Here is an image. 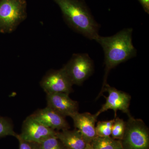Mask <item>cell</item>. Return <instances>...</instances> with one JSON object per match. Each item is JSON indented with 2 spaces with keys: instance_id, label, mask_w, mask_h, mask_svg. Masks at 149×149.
Segmentation results:
<instances>
[{
  "instance_id": "1",
  "label": "cell",
  "mask_w": 149,
  "mask_h": 149,
  "mask_svg": "<svg viewBox=\"0 0 149 149\" xmlns=\"http://www.w3.org/2000/svg\"><path fill=\"white\" fill-rule=\"evenodd\" d=\"M132 28H127L111 37L99 35L96 39L104 52L105 72L102 88L107 83L111 70L136 56V50L132 43Z\"/></svg>"
},
{
  "instance_id": "2",
  "label": "cell",
  "mask_w": 149,
  "mask_h": 149,
  "mask_svg": "<svg viewBox=\"0 0 149 149\" xmlns=\"http://www.w3.org/2000/svg\"><path fill=\"white\" fill-rule=\"evenodd\" d=\"M54 1L70 27L90 40H95L98 37V24L82 3L77 0Z\"/></svg>"
},
{
  "instance_id": "3",
  "label": "cell",
  "mask_w": 149,
  "mask_h": 149,
  "mask_svg": "<svg viewBox=\"0 0 149 149\" xmlns=\"http://www.w3.org/2000/svg\"><path fill=\"white\" fill-rule=\"evenodd\" d=\"M24 0H0V32L11 33L26 17Z\"/></svg>"
},
{
  "instance_id": "4",
  "label": "cell",
  "mask_w": 149,
  "mask_h": 149,
  "mask_svg": "<svg viewBox=\"0 0 149 149\" xmlns=\"http://www.w3.org/2000/svg\"><path fill=\"white\" fill-rule=\"evenodd\" d=\"M125 133L121 140L123 149H149L148 128L141 119L128 115Z\"/></svg>"
},
{
  "instance_id": "5",
  "label": "cell",
  "mask_w": 149,
  "mask_h": 149,
  "mask_svg": "<svg viewBox=\"0 0 149 149\" xmlns=\"http://www.w3.org/2000/svg\"><path fill=\"white\" fill-rule=\"evenodd\" d=\"M62 68L73 85H80L93 73L94 65L88 54H75Z\"/></svg>"
},
{
  "instance_id": "6",
  "label": "cell",
  "mask_w": 149,
  "mask_h": 149,
  "mask_svg": "<svg viewBox=\"0 0 149 149\" xmlns=\"http://www.w3.org/2000/svg\"><path fill=\"white\" fill-rule=\"evenodd\" d=\"M104 92H107L108 96L107 97L104 96L106 99V102L100 109L95 114L96 117L97 118L101 113L109 109L114 111L115 118L116 117L117 111L118 110L126 113L128 116L130 114L129 110L131 100L130 95L125 92L118 91L106 83L102 88L101 92L97 98L102 95Z\"/></svg>"
},
{
  "instance_id": "7",
  "label": "cell",
  "mask_w": 149,
  "mask_h": 149,
  "mask_svg": "<svg viewBox=\"0 0 149 149\" xmlns=\"http://www.w3.org/2000/svg\"><path fill=\"white\" fill-rule=\"evenodd\" d=\"M40 85L47 94L64 93L69 94L72 92L73 84L62 68L48 71L41 80Z\"/></svg>"
},
{
  "instance_id": "8",
  "label": "cell",
  "mask_w": 149,
  "mask_h": 149,
  "mask_svg": "<svg viewBox=\"0 0 149 149\" xmlns=\"http://www.w3.org/2000/svg\"><path fill=\"white\" fill-rule=\"evenodd\" d=\"M56 132L41 124L30 116L23 122L21 134L18 136L24 141L40 143L49 137L56 136Z\"/></svg>"
},
{
  "instance_id": "9",
  "label": "cell",
  "mask_w": 149,
  "mask_h": 149,
  "mask_svg": "<svg viewBox=\"0 0 149 149\" xmlns=\"http://www.w3.org/2000/svg\"><path fill=\"white\" fill-rule=\"evenodd\" d=\"M47 106L63 117L72 116L78 112L77 102L70 98L69 94L56 93L47 94Z\"/></svg>"
},
{
  "instance_id": "10",
  "label": "cell",
  "mask_w": 149,
  "mask_h": 149,
  "mask_svg": "<svg viewBox=\"0 0 149 149\" xmlns=\"http://www.w3.org/2000/svg\"><path fill=\"white\" fill-rule=\"evenodd\" d=\"M30 116L41 124L53 130L69 129L70 127L64 117L47 106L37 110Z\"/></svg>"
},
{
  "instance_id": "11",
  "label": "cell",
  "mask_w": 149,
  "mask_h": 149,
  "mask_svg": "<svg viewBox=\"0 0 149 149\" xmlns=\"http://www.w3.org/2000/svg\"><path fill=\"white\" fill-rule=\"evenodd\" d=\"M71 118L74 127L80 131L87 144H90L97 137L95 125L97 118L95 114L89 112L81 113L78 112Z\"/></svg>"
},
{
  "instance_id": "12",
  "label": "cell",
  "mask_w": 149,
  "mask_h": 149,
  "mask_svg": "<svg viewBox=\"0 0 149 149\" xmlns=\"http://www.w3.org/2000/svg\"><path fill=\"white\" fill-rule=\"evenodd\" d=\"M56 136L66 149H85L86 147L87 143L77 129L62 130L56 132Z\"/></svg>"
},
{
  "instance_id": "13",
  "label": "cell",
  "mask_w": 149,
  "mask_h": 149,
  "mask_svg": "<svg viewBox=\"0 0 149 149\" xmlns=\"http://www.w3.org/2000/svg\"><path fill=\"white\" fill-rule=\"evenodd\" d=\"M95 149H119L122 148L121 141L109 137L97 136L90 143Z\"/></svg>"
},
{
  "instance_id": "14",
  "label": "cell",
  "mask_w": 149,
  "mask_h": 149,
  "mask_svg": "<svg viewBox=\"0 0 149 149\" xmlns=\"http://www.w3.org/2000/svg\"><path fill=\"white\" fill-rule=\"evenodd\" d=\"M126 122L119 118H115L114 121L112 126L111 138L121 141L125 133Z\"/></svg>"
},
{
  "instance_id": "15",
  "label": "cell",
  "mask_w": 149,
  "mask_h": 149,
  "mask_svg": "<svg viewBox=\"0 0 149 149\" xmlns=\"http://www.w3.org/2000/svg\"><path fill=\"white\" fill-rule=\"evenodd\" d=\"M114 121V118L113 120L98 122L95 127L97 136L106 137L111 136L112 126Z\"/></svg>"
},
{
  "instance_id": "16",
  "label": "cell",
  "mask_w": 149,
  "mask_h": 149,
  "mask_svg": "<svg viewBox=\"0 0 149 149\" xmlns=\"http://www.w3.org/2000/svg\"><path fill=\"white\" fill-rule=\"evenodd\" d=\"M38 144V149H66L56 136L49 137Z\"/></svg>"
},
{
  "instance_id": "17",
  "label": "cell",
  "mask_w": 149,
  "mask_h": 149,
  "mask_svg": "<svg viewBox=\"0 0 149 149\" xmlns=\"http://www.w3.org/2000/svg\"><path fill=\"white\" fill-rule=\"evenodd\" d=\"M17 135L13 130L10 120L5 118L0 117V137L11 136L16 137Z\"/></svg>"
},
{
  "instance_id": "18",
  "label": "cell",
  "mask_w": 149,
  "mask_h": 149,
  "mask_svg": "<svg viewBox=\"0 0 149 149\" xmlns=\"http://www.w3.org/2000/svg\"><path fill=\"white\" fill-rule=\"evenodd\" d=\"M19 142V149H38V144L24 141L19 138L17 134L16 136Z\"/></svg>"
},
{
  "instance_id": "19",
  "label": "cell",
  "mask_w": 149,
  "mask_h": 149,
  "mask_svg": "<svg viewBox=\"0 0 149 149\" xmlns=\"http://www.w3.org/2000/svg\"><path fill=\"white\" fill-rule=\"evenodd\" d=\"M143 7L145 10L149 13V0H139Z\"/></svg>"
},
{
  "instance_id": "20",
  "label": "cell",
  "mask_w": 149,
  "mask_h": 149,
  "mask_svg": "<svg viewBox=\"0 0 149 149\" xmlns=\"http://www.w3.org/2000/svg\"><path fill=\"white\" fill-rule=\"evenodd\" d=\"M85 149H95L93 148L92 146H91V144L89 143H87L86 144V147H85Z\"/></svg>"
},
{
  "instance_id": "21",
  "label": "cell",
  "mask_w": 149,
  "mask_h": 149,
  "mask_svg": "<svg viewBox=\"0 0 149 149\" xmlns=\"http://www.w3.org/2000/svg\"><path fill=\"white\" fill-rule=\"evenodd\" d=\"M123 149L122 148H120V149Z\"/></svg>"
}]
</instances>
